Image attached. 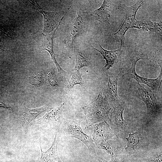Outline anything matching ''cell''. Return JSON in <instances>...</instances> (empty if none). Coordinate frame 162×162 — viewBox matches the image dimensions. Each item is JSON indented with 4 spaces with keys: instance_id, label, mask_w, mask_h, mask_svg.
I'll return each mask as SVG.
<instances>
[{
    "instance_id": "d6986e66",
    "label": "cell",
    "mask_w": 162,
    "mask_h": 162,
    "mask_svg": "<svg viewBox=\"0 0 162 162\" xmlns=\"http://www.w3.org/2000/svg\"><path fill=\"white\" fill-rule=\"evenodd\" d=\"M99 50L95 48H93L99 52L102 56L106 61L104 68L105 70H109L116 63L118 57V54L120 52L122 49L118 48L114 51H109L104 49L100 45Z\"/></svg>"
},
{
    "instance_id": "44dd1931",
    "label": "cell",
    "mask_w": 162,
    "mask_h": 162,
    "mask_svg": "<svg viewBox=\"0 0 162 162\" xmlns=\"http://www.w3.org/2000/svg\"><path fill=\"white\" fill-rule=\"evenodd\" d=\"M84 83L80 71L75 70L71 75L69 83L67 86V88L71 89L75 85L78 84L82 86Z\"/></svg>"
},
{
    "instance_id": "8992f818",
    "label": "cell",
    "mask_w": 162,
    "mask_h": 162,
    "mask_svg": "<svg viewBox=\"0 0 162 162\" xmlns=\"http://www.w3.org/2000/svg\"><path fill=\"white\" fill-rule=\"evenodd\" d=\"M137 87V97L145 103L148 116L152 118H156L161 113V104L156 98L154 92L149 88H146L139 83Z\"/></svg>"
},
{
    "instance_id": "5b68a950",
    "label": "cell",
    "mask_w": 162,
    "mask_h": 162,
    "mask_svg": "<svg viewBox=\"0 0 162 162\" xmlns=\"http://www.w3.org/2000/svg\"><path fill=\"white\" fill-rule=\"evenodd\" d=\"M148 56L140 53L134 54L131 58V67L128 70L125 76L129 79H133L139 83H143L151 88L153 91H158L161 84L162 80V68L159 64L160 68V72L158 76L156 78L152 79L141 76L138 74L136 71L135 68L137 62L141 59H147Z\"/></svg>"
},
{
    "instance_id": "ba28073f",
    "label": "cell",
    "mask_w": 162,
    "mask_h": 162,
    "mask_svg": "<svg viewBox=\"0 0 162 162\" xmlns=\"http://www.w3.org/2000/svg\"><path fill=\"white\" fill-rule=\"evenodd\" d=\"M145 1L138 0L133 5L125 8V17L120 28L116 33L108 35L113 36L120 41L121 44L119 48L120 49L123 47L125 33L136 20V16L137 10L143 5Z\"/></svg>"
},
{
    "instance_id": "7a4b0ae2",
    "label": "cell",
    "mask_w": 162,
    "mask_h": 162,
    "mask_svg": "<svg viewBox=\"0 0 162 162\" xmlns=\"http://www.w3.org/2000/svg\"><path fill=\"white\" fill-rule=\"evenodd\" d=\"M125 140L127 143L125 150L127 157L140 159L149 150L150 140L142 126L134 132L129 133Z\"/></svg>"
},
{
    "instance_id": "4316f807",
    "label": "cell",
    "mask_w": 162,
    "mask_h": 162,
    "mask_svg": "<svg viewBox=\"0 0 162 162\" xmlns=\"http://www.w3.org/2000/svg\"><path fill=\"white\" fill-rule=\"evenodd\" d=\"M0 49L2 50H3V49L1 48V46H0Z\"/></svg>"
},
{
    "instance_id": "ffe728a7",
    "label": "cell",
    "mask_w": 162,
    "mask_h": 162,
    "mask_svg": "<svg viewBox=\"0 0 162 162\" xmlns=\"http://www.w3.org/2000/svg\"><path fill=\"white\" fill-rule=\"evenodd\" d=\"M140 160L141 162H162L161 146L149 149Z\"/></svg>"
},
{
    "instance_id": "6da1fadb",
    "label": "cell",
    "mask_w": 162,
    "mask_h": 162,
    "mask_svg": "<svg viewBox=\"0 0 162 162\" xmlns=\"http://www.w3.org/2000/svg\"><path fill=\"white\" fill-rule=\"evenodd\" d=\"M112 106L102 96L100 88L96 99L89 104L83 107L86 122L85 129L96 123L106 121Z\"/></svg>"
},
{
    "instance_id": "4fadbf2b",
    "label": "cell",
    "mask_w": 162,
    "mask_h": 162,
    "mask_svg": "<svg viewBox=\"0 0 162 162\" xmlns=\"http://www.w3.org/2000/svg\"><path fill=\"white\" fill-rule=\"evenodd\" d=\"M93 131L91 136L98 145L100 142L112 140L115 134L106 121L93 124Z\"/></svg>"
},
{
    "instance_id": "cb8c5ba5",
    "label": "cell",
    "mask_w": 162,
    "mask_h": 162,
    "mask_svg": "<svg viewBox=\"0 0 162 162\" xmlns=\"http://www.w3.org/2000/svg\"><path fill=\"white\" fill-rule=\"evenodd\" d=\"M46 78L47 81L51 86L53 87H56L58 85L56 74L52 70H50L48 73Z\"/></svg>"
},
{
    "instance_id": "3957f363",
    "label": "cell",
    "mask_w": 162,
    "mask_h": 162,
    "mask_svg": "<svg viewBox=\"0 0 162 162\" xmlns=\"http://www.w3.org/2000/svg\"><path fill=\"white\" fill-rule=\"evenodd\" d=\"M81 119L67 120L64 118L60 124L66 136L74 138L82 142L87 147L90 152L96 155L99 148L98 146L95 142L91 135L85 134L81 126Z\"/></svg>"
},
{
    "instance_id": "9c48e42d",
    "label": "cell",
    "mask_w": 162,
    "mask_h": 162,
    "mask_svg": "<svg viewBox=\"0 0 162 162\" xmlns=\"http://www.w3.org/2000/svg\"><path fill=\"white\" fill-rule=\"evenodd\" d=\"M122 69L121 68L114 79H112L111 74L106 75L100 87L104 98L113 108L117 106L122 101L118 95L117 89L118 77Z\"/></svg>"
},
{
    "instance_id": "5bb4252c",
    "label": "cell",
    "mask_w": 162,
    "mask_h": 162,
    "mask_svg": "<svg viewBox=\"0 0 162 162\" xmlns=\"http://www.w3.org/2000/svg\"><path fill=\"white\" fill-rule=\"evenodd\" d=\"M68 101V100L59 106L49 110L42 118L36 120L35 124L43 125L56 122L60 124L64 118L63 116V109Z\"/></svg>"
},
{
    "instance_id": "e0dca14e",
    "label": "cell",
    "mask_w": 162,
    "mask_h": 162,
    "mask_svg": "<svg viewBox=\"0 0 162 162\" xmlns=\"http://www.w3.org/2000/svg\"><path fill=\"white\" fill-rule=\"evenodd\" d=\"M130 28H136L143 31L153 32L161 34L162 21L154 22L147 19H143L140 21L136 19L132 23Z\"/></svg>"
},
{
    "instance_id": "30bf717a",
    "label": "cell",
    "mask_w": 162,
    "mask_h": 162,
    "mask_svg": "<svg viewBox=\"0 0 162 162\" xmlns=\"http://www.w3.org/2000/svg\"><path fill=\"white\" fill-rule=\"evenodd\" d=\"M123 144L120 140L116 138V140L102 142L98 146L110 154L111 159L109 162H124L127 156Z\"/></svg>"
},
{
    "instance_id": "484cf974",
    "label": "cell",
    "mask_w": 162,
    "mask_h": 162,
    "mask_svg": "<svg viewBox=\"0 0 162 162\" xmlns=\"http://www.w3.org/2000/svg\"><path fill=\"white\" fill-rule=\"evenodd\" d=\"M0 107H2L5 108H9L10 107L4 103L0 100Z\"/></svg>"
},
{
    "instance_id": "7c38bea8",
    "label": "cell",
    "mask_w": 162,
    "mask_h": 162,
    "mask_svg": "<svg viewBox=\"0 0 162 162\" xmlns=\"http://www.w3.org/2000/svg\"><path fill=\"white\" fill-rule=\"evenodd\" d=\"M56 30H55L51 33L48 34H45L42 33L39 34L38 39L42 48L41 51L45 50L49 53L51 56V60L55 63L56 67L59 77L62 78L64 76L67 72L61 67L58 63L53 50V38Z\"/></svg>"
},
{
    "instance_id": "603a6c76",
    "label": "cell",
    "mask_w": 162,
    "mask_h": 162,
    "mask_svg": "<svg viewBox=\"0 0 162 162\" xmlns=\"http://www.w3.org/2000/svg\"><path fill=\"white\" fill-rule=\"evenodd\" d=\"M28 80L31 85L35 86H40L44 84L45 79L42 74L38 73L30 76Z\"/></svg>"
},
{
    "instance_id": "d4e9b609",
    "label": "cell",
    "mask_w": 162,
    "mask_h": 162,
    "mask_svg": "<svg viewBox=\"0 0 162 162\" xmlns=\"http://www.w3.org/2000/svg\"><path fill=\"white\" fill-rule=\"evenodd\" d=\"M95 156L93 162H108L100 157L97 156L96 155Z\"/></svg>"
},
{
    "instance_id": "52a82bcc",
    "label": "cell",
    "mask_w": 162,
    "mask_h": 162,
    "mask_svg": "<svg viewBox=\"0 0 162 162\" xmlns=\"http://www.w3.org/2000/svg\"><path fill=\"white\" fill-rule=\"evenodd\" d=\"M34 8L43 16V30L42 33L45 34H50L57 29L65 15L69 9L65 13L48 12L44 11L36 1L29 0Z\"/></svg>"
},
{
    "instance_id": "ac0fdd59",
    "label": "cell",
    "mask_w": 162,
    "mask_h": 162,
    "mask_svg": "<svg viewBox=\"0 0 162 162\" xmlns=\"http://www.w3.org/2000/svg\"><path fill=\"white\" fill-rule=\"evenodd\" d=\"M110 8V2L104 0L100 7L93 11L91 15L95 20L110 24L109 18Z\"/></svg>"
},
{
    "instance_id": "8fae6325",
    "label": "cell",
    "mask_w": 162,
    "mask_h": 162,
    "mask_svg": "<svg viewBox=\"0 0 162 162\" xmlns=\"http://www.w3.org/2000/svg\"><path fill=\"white\" fill-rule=\"evenodd\" d=\"M50 109L48 104L40 108L29 109L24 104L20 110L18 117V122L22 126L26 134L30 131L32 125L35 124V120L39 115Z\"/></svg>"
},
{
    "instance_id": "9a60e30c",
    "label": "cell",
    "mask_w": 162,
    "mask_h": 162,
    "mask_svg": "<svg viewBox=\"0 0 162 162\" xmlns=\"http://www.w3.org/2000/svg\"><path fill=\"white\" fill-rule=\"evenodd\" d=\"M82 13L80 9L77 11L76 15L71 26V47L73 46L76 38L79 36H83L87 32V26Z\"/></svg>"
},
{
    "instance_id": "7402d4cb",
    "label": "cell",
    "mask_w": 162,
    "mask_h": 162,
    "mask_svg": "<svg viewBox=\"0 0 162 162\" xmlns=\"http://www.w3.org/2000/svg\"><path fill=\"white\" fill-rule=\"evenodd\" d=\"M76 64L74 70L80 71L82 68L88 67L90 64L88 59L79 52H76L75 56Z\"/></svg>"
},
{
    "instance_id": "277c9868",
    "label": "cell",
    "mask_w": 162,
    "mask_h": 162,
    "mask_svg": "<svg viewBox=\"0 0 162 162\" xmlns=\"http://www.w3.org/2000/svg\"><path fill=\"white\" fill-rule=\"evenodd\" d=\"M125 106L124 101L122 100L117 106L113 107V110L109 117L110 127L115 135L124 143L129 133L127 124L123 116Z\"/></svg>"
},
{
    "instance_id": "2e32d148",
    "label": "cell",
    "mask_w": 162,
    "mask_h": 162,
    "mask_svg": "<svg viewBox=\"0 0 162 162\" xmlns=\"http://www.w3.org/2000/svg\"><path fill=\"white\" fill-rule=\"evenodd\" d=\"M39 144L41 156L39 162H61L58 153V139L57 131L56 132L55 137L50 148L46 151L42 150L41 138L39 140Z\"/></svg>"
}]
</instances>
